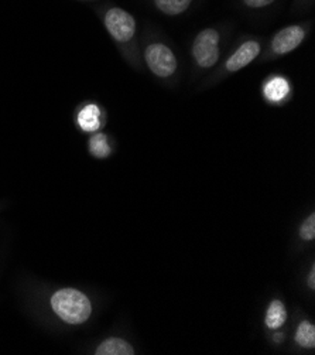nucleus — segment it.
<instances>
[{"label":"nucleus","instance_id":"nucleus-1","mask_svg":"<svg viewBox=\"0 0 315 355\" xmlns=\"http://www.w3.org/2000/svg\"><path fill=\"white\" fill-rule=\"evenodd\" d=\"M46 306L57 322L69 327L85 324L93 310L89 296L75 288L53 291L46 299Z\"/></svg>","mask_w":315,"mask_h":355},{"label":"nucleus","instance_id":"nucleus-2","mask_svg":"<svg viewBox=\"0 0 315 355\" xmlns=\"http://www.w3.org/2000/svg\"><path fill=\"white\" fill-rule=\"evenodd\" d=\"M219 33L205 28L198 33L192 44V57L201 68H211L219 60Z\"/></svg>","mask_w":315,"mask_h":355},{"label":"nucleus","instance_id":"nucleus-3","mask_svg":"<svg viewBox=\"0 0 315 355\" xmlns=\"http://www.w3.org/2000/svg\"><path fill=\"white\" fill-rule=\"evenodd\" d=\"M103 24L111 37L119 44H126L134 37L136 20L122 8H111L105 12Z\"/></svg>","mask_w":315,"mask_h":355},{"label":"nucleus","instance_id":"nucleus-4","mask_svg":"<svg viewBox=\"0 0 315 355\" xmlns=\"http://www.w3.org/2000/svg\"><path fill=\"white\" fill-rule=\"evenodd\" d=\"M145 60L152 73L159 78H168L177 69V58L164 44H150L145 51Z\"/></svg>","mask_w":315,"mask_h":355},{"label":"nucleus","instance_id":"nucleus-5","mask_svg":"<svg viewBox=\"0 0 315 355\" xmlns=\"http://www.w3.org/2000/svg\"><path fill=\"white\" fill-rule=\"evenodd\" d=\"M305 39V30L301 26H289L280 30L271 40L274 54L285 55L294 51Z\"/></svg>","mask_w":315,"mask_h":355},{"label":"nucleus","instance_id":"nucleus-6","mask_svg":"<svg viewBox=\"0 0 315 355\" xmlns=\"http://www.w3.org/2000/svg\"><path fill=\"white\" fill-rule=\"evenodd\" d=\"M77 128L84 133H96L103 125V112L96 102L82 103L75 114Z\"/></svg>","mask_w":315,"mask_h":355},{"label":"nucleus","instance_id":"nucleus-7","mask_svg":"<svg viewBox=\"0 0 315 355\" xmlns=\"http://www.w3.org/2000/svg\"><path fill=\"white\" fill-rule=\"evenodd\" d=\"M260 53V44L258 42H246L243 43L226 61L225 67L231 73H236V71L249 65Z\"/></svg>","mask_w":315,"mask_h":355},{"label":"nucleus","instance_id":"nucleus-8","mask_svg":"<svg viewBox=\"0 0 315 355\" xmlns=\"http://www.w3.org/2000/svg\"><path fill=\"white\" fill-rule=\"evenodd\" d=\"M289 92H290V84L286 78H282V77H274L269 80L263 87L264 98L274 103L285 101Z\"/></svg>","mask_w":315,"mask_h":355},{"label":"nucleus","instance_id":"nucleus-9","mask_svg":"<svg viewBox=\"0 0 315 355\" xmlns=\"http://www.w3.org/2000/svg\"><path fill=\"white\" fill-rule=\"evenodd\" d=\"M95 355H133V347L122 338L103 340L93 351Z\"/></svg>","mask_w":315,"mask_h":355},{"label":"nucleus","instance_id":"nucleus-10","mask_svg":"<svg viewBox=\"0 0 315 355\" xmlns=\"http://www.w3.org/2000/svg\"><path fill=\"white\" fill-rule=\"evenodd\" d=\"M88 152L95 159H107L112 153L109 137L105 133H92L88 140Z\"/></svg>","mask_w":315,"mask_h":355},{"label":"nucleus","instance_id":"nucleus-11","mask_svg":"<svg viewBox=\"0 0 315 355\" xmlns=\"http://www.w3.org/2000/svg\"><path fill=\"white\" fill-rule=\"evenodd\" d=\"M287 320V311L280 300H273L266 313V326L271 330L280 329Z\"/></svg>","mask_w":315,"mask_h":355},{"label":"nucleus","instance_id":"nucleus-12","mask_svg":"<svg viewBox=\"0 0 315 355\" xmlns=\"http://www.w3.org/2000/svg\"><path fill=\"white\" fill-rule=\"evenodd\" d=\"M192 0H154L156 8L167 16H179L188 10Z\"/></svg>","mask_w":315,"mask_h":355},{"label":"nucleus","instance_id":"nucleus-13","mask_svg":"<svg viewBox=\"0 0 315 355\" xmlns=\"http://www.w3.org/2000/svg\"><path fill=\"white\" fill-rule=\"evenodd\" d=\"M296 341L298 345L303 348H314L315 347V327L309 322H301L297 334H296Z\"/></svg>","mask_w":315,"mask_h":355},{"label":"nucleus","instance_id":"nucleus-14","mask_svg":"<svg viewBox=\"0 0 315 355\" xmlns=\"http://www.w3.org/2000/svg\"><path fill=\"white\" fill-rule=\"evenodd\" d=\"M300 236L304 241H312L315 238V214L307 217L300 228Z\"/></svg>","mask_w":315,"mask_h":355},{"label":"nucleus","instance_id":"nucleus-15","mask_svg":"<svg viewBox=\"0 0 315 355\" xmlns=\"http://www.w3.org/2000/svg\"><path fill=\"white\" fill-rule=\"evenodd\" d=\"M276 0H243V3L251 9H263L273 5Z\"/></svg>","mask_w":315,"mask_h":355},{"label":"nucleus","instance_id":"nucleus-16","mask_svg":"<svg viewBox=\"0 0 315 355\" xmlns=\"http://www.w3.org/2000/svg\"><path fill=\"white\" fill-rule=\"evenodd\" d=\"M308 283H309V288H311V289H314V288H315V266H312V269H311Z\"/></svg>","mask_w":315,"mask_h":355}]
</instances>
